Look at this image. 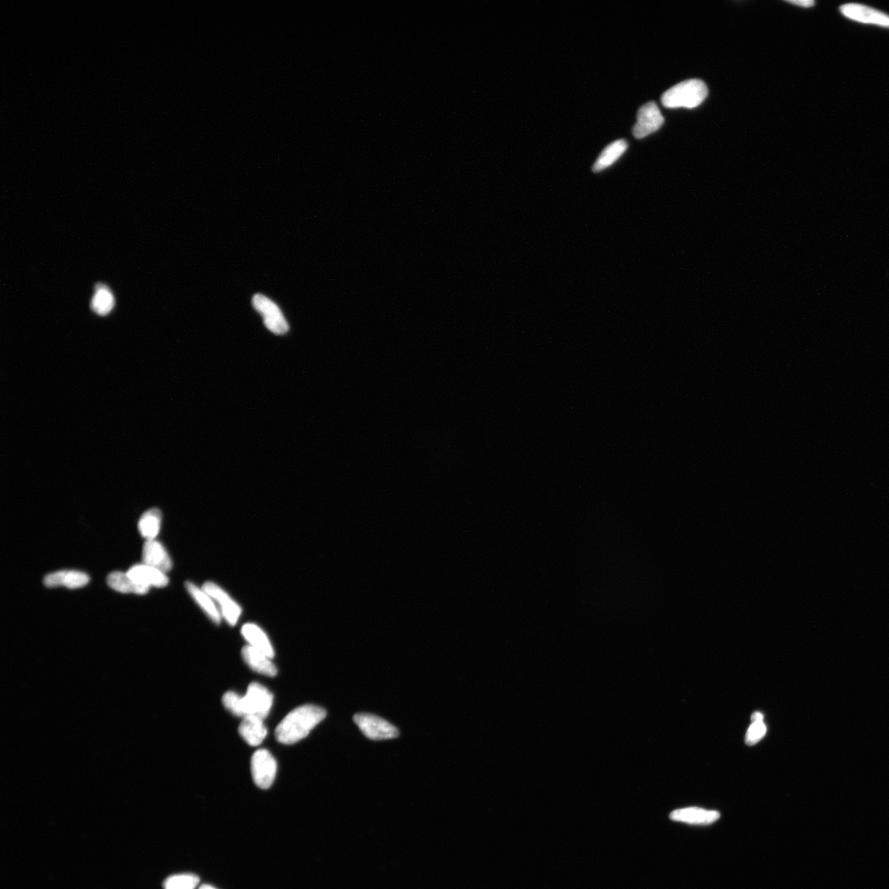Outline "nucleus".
Returning a JSON list of instances; mask_svg holds the SVG:
<instances>
[{"mask_svg": "<svg viewBox=\"0 0 889 889\" xmlns=\"http://www.w3.org/2000/svg\"><path fill=\"white\" fill-rule=\"evenodd\" d=\"M382 464L390 468L401 494L414 502H425L434 489L414 455L393 442H383L378 448Z\"/></svg>", "mask_w": 889, "mask_h": 889, "instance_id": "nucleus-1", "label": "nucleus"}, {"mask_svg": "<svg viewBox=\"0 0 889 889\" xmlns=\"http://www.w3.org/2000/svg\"><path fill=\"white\" fill-rule=\"evenodd\" d=\"M135 867L128 858L112 855H91L67 865L66 877L71 881L97 880L117 883L128 880Z\"/></svg>", "mask_w": 889, "mask_h": 889, "instance_id": "nucleus-2", "label": "nucleus"}, {"mask_svg": "<svg viewBox=\"0 0 889 889\" xmlns=\"http://www.w3.org/2000/svg\"><path fill=\"white\" fill-rule=\"evenodd\" d=\"M191 860L199 870L218 881H247L252 876V866L247 858L221 849L217 845L200 847Z\"/></svg>", "mask_w": 889, "mask_h": 889, "instance_id": "nucleus-3", "label": "nucleus"}, {"mask_svg": "<svg viewBox=\"0 0 889 889\" xmlns=\"http://www.w3.org/2000/svg\"><path fill=\"white\" fill-rule=\"evenodd\" d=\"M214 845L238 854L247 860L259 852V843L249 823L234 810L220 811L213 830Z\"/></svg>", "mask_w": 889, "mask_h": 889, "instance_id": "nucleus-4", "label": "nucleus"}, {"mask_svg": "<svg viewBox=\"0 0 889 889\" xmlns=\"http://www.w3.org/2000/svg\"><path fill=\"white\" fill-rule=\"evenodd\" d=\"M163 880L181 889H221L223 881L204 875L189 858L170 857L160 868Z\"/></svg>", "mask_w": 889, "mask_h": 889, "instance_id": "nucleus-5", "label": "nucleus"}, {"mask_svg": "<svg viewBox=\"0 0 889 889\" xmlns=\"http://www.w3.org/2000/svg\"><path fill=\"white\" fill-rule=\"evenodd\" d=\"M242 784V770L238 763L229 762L214 771L208 782L210 802L220 811H229L237 804Z\"/></svg>", "mask_w": 889, "mask_h": 889, "instance_id": "nucleus-6", "label": "nucleus"}, {"mask_svg": "<svg viewBox=\"0 0 889 889\" xmlns=\"http://www.w3.org/2000/svg\"><path fill=\"white\" fill-rule=\"evenodd\" d=\"M171 455L167 438L159 432H153L147 434L144 442H142L138 453V462L148 473L158 474L169 465Z\"/></svg>", "mask_w": 889, "mask_h": 889, "instance_id": "nucleus-7", "label": "nucleus"}, {"mask_svg": "<svg viewBox=\"0 0 889 889\" xmlns=\"http://www.w3.org/2000/svg\"><path fill=\"white\" fill-rule=\"evenodd\" d=\"M310 889H339L328 878L319 874H310L303 882Z\"/></svg>", "mask_w": 889, "mask_h": 889, "instance_id": "nucleus-8", "label": "nucleus"}, {"mask_svg": "<svg viewBox=\"0 0 889 889\" xmlns=\"http://www.w3.org/2000/svg\"><path fill=\"white\" fill-rule=\"evenodd\" d=\"M279 881L283 889H310L304 883L296 881L295 878L289 874H280Z\"/></svg>", "mask_w": 889, "mask_h": 889, "instance_id": "nucleus-9", "label": "nucleus"}]
</instances>
